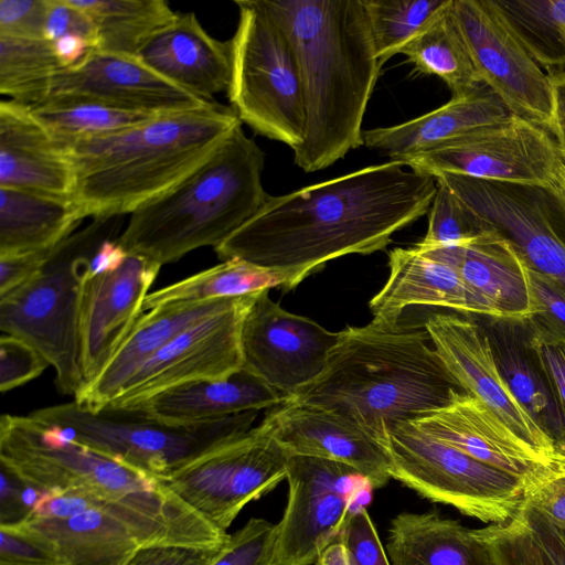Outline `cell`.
Listing matches in <instances>:
<instances>
[{
	"instance_id": "6da1fadb",
	"label": "cell",
	"mask_w": 565,
	"mask_h": 565,
	"mask_svg": "<svg viewBox=\"0 0 565 565\" xmlns=\"http://www.w3.org/2000/svg\"><path fill=\"white\" fill-rule=\"evenodd\" d=\"M435 177L390 160L282 195L262 209L214 252L257 266L297 270L306 279L335 258L385 249L393 235L425 215Z\"/></svg>"
},
{
	"instance_id": "7a4b0ae2",
	"label": "cell",
	"mask_w": 565,
	"mask_h": 565,
	"mask_svg": "<svg viewBox=\"0 0 565 565\" xmlns=\"http://www.w3.org/2000/svg\"><path fill=\"white\" fill-rule=\"evenodd\" d=\"M298 63L305 108L294 161L326 169L363 145L362 122L381 66L361 0H264Z\"/></svg>"
},
{
	"instance_id": "3957f363",
	"label": "cell",
	"mask_w": 565,
	"mask_h": 565,
	"mask_svg": "<svg viewBox=\"0 0 565 565\" xmlns=\"http://www.w3.org/2000/svg\"><path fill=\"white\" fill-rule=\"evenodd\" d=\"M429 342L424 324L401 319L347 326L321 374L287 402L333 412L384 445L390 426L466 393Z\"/></svg>"
},
{
	"instance_id": "277c9868",
	"label": "cell",
	"mask_w": 565,
	"mask_h": 565,
	"mask_svg": "<svg viewBox=\"0 0 565 565\" xmlns=\"http://www.w3.org/2000/svg\"><path fill=\"white\" fill-rule=\"evenodd\" d=\"M241 125L232 107L216 102L72 141L65 147L75 170L73 203L83 218L131 214L194 171Z\"/></svg>"
},
{
	"instance_id": "5b68a950",
	"label": "cell",
	"mask_w": 565,
	"mask_h": 565,
	"mask_svg": "<svg viewBox=\"0 0 565 565\" xmlns=\"http://www.w3.org/2000/svg\"><path fill=\"white\" fill-rule=\"evenodd\" d=\"M264 166L263 150L238 126L194 171L136 209L118 243L161 266L217 247L266 202Z\"/></svg>"
},
{
	"instance_id": "8992f818",
	"label": "cell",
	"mask_w": 565,
	"mask_h": 565,
	"mask_svg": "<svg viewBox=\"0 0 565 565\" xmlns=\"http://www.w3.org/2000/svg\"><path fill=\"white\" fill-rule=\"evenodd\" d=\"M22 522L55 552L62 565H125L153 545L221 546L230 534L204 522L71 490L43 492Z\"/></svg>"
},
{
	"instance_id": "52a82bcc",
	"label": "cell",
	"mask_w": 565,
	"mask_h": 565,
	"mask_svg": "<svg viewBox=\"0 0 565 565\" xmlns=\"http://www.w3.org/2000/svg\"><path fill=\"white\" fill-rule=\"evenodd\" d=\"M0 463L43 492L77 490L179 520L202 519L160 479L70 440L31 415L1 416Z\"/></svg>"
},
{
	"instance_id": "ba28073f",
	"label": "cell",
	"mask_w": 565,
	"mask_h": 565,
	"mask_svg": "<svg viewBox=\"0 0 565 565\" xmlns=\"http://www.w3.org/2000/svg\"><path fill=\"white\" fill-rule=\"evenodd\" d=\"M110 220H94L68 236L38 274L0 297L2 333L34 347L53 366L58 392L74 398L85 388L79 342L82 287L93 256L110 238Z\"/></svg>"
},
{
	"instance_id": "9c48e42d",
	"label": "cell",
	"mask_w": 565,
	"mask_h": 565,
	"mask_svg": "<svg viewBox=\"0 0 565 565\" xmlns=\"http://www.w3.org/2000/svg\"><path fill=\"white\" fill-rule=\"evenodd\" d=\"M30 415L70 440L162 480L201 455L248 431L258 412L201 424L172 425L136 407L89 408L73 399L33 411Z\"/></svg>"
},
{
	"instance_id": "30bf717a",
	"label": "cell",
	"mask_w": 565,
	"mask_h": 565,
	"mask_svg": "<svg viewBox=\"0 0 565 565\" xmlns=\"http://www.w3.org/2000/svg\"><path fill=\"white\" fill-rule=\"evenodd\" d=\"M232 43L231 107L256 134L295 151L303 141L306 108L290 41L264 0H237Z\"/></svg>"
},
{
	"instance_id": "8fae6325",
	"label": "cell",
	"mask_w": 565,
	"mask_h": 565,
	"mask_svg": "<svg viewBox=\"0 0 565 565\" xmlns=\"http://www.w3.org/2000/svg\"><path fill=\"white\" fill-rule=\"evenodd\" d=\"M391 476L420 497L490 524L510 521L532 487L399 422L386 429Z\"/></svg>"
},
{
	"instance_id": "7c38bea8",
	"label": "cell",
	"mask_w": 565,
	"mask_h": 565,
	"mask_svg": "<svg viewBox=\"0 0 565 565\" xmlns=\"http://www.w3.org/2000/svg\"><path fill=\"white\" fill-rule=\"evenodd\" d=\"M289 454L264 419L161 481L190 508L225 531L252 501L287 477Z\"/></svg>"
},
{
	"instance_id": "4fadbf2b",
	"label": "cell",
	"mask_w": 565,
	"mask_h": 565,
	"mask_svg": "<svg viewBox=\"0 0 565 565\" xmlns=\"http://www.w3.org/2000/svg\"><path fill=\"white\" fill-rule=\"evenodd\" d=\"M286 480L288 499L276 524L274 565H312L339 540L352 512L365 507L373 488L345 463L308 456L289 457Z\"/></svg>"
},
{
	"instance_id": "5bb4252c",
	"label": "cell",
	"mask_w": 565,
	"mask_h": 565,
	"mask_svg": "<svg viewBox=\"0 0 565 565\" xmlns=\"http://www.w3.org/2000/svg\"><path fill=\"white\" fill-rule=\"evenodd\" d=\"M481 230L509 241L527 267L565 289V212L553 193L536 185L437 173Z\"/></svg>"
},
{
	"instance_id": "9a60e30c",
	"label": "cell",
	"mask_w": 565,
	"mask_h": 565,
	"mask_svg": "<svg viewBox=\"0 0 565 565\" xmlns=\"http://www.w3.org/2000/svg\"><path fill=\"white\" fill-rule=\"evenodd\" d=\"M399 161L433 177L446 172L547 189L563 160L547 129L512 115L501 124Z\"/></svg>"
},
{
	"instance_id": "2e32d148",
	"label": "cell",
	"mask_w": 565,
	"mask_h": 565,
	"mask_svg": "<svg viewBox=\"0 0 565 565\" xmlns=\"http://www.w3.org/2000/svg\"><path fill=\"white\" fill-rule=\"evenodd\" d=\"M450 13L482 84L511 114L550 131L551 76L529 54L492 0H452Z\"/></svg>"
},
{
	"instance_id": "e0dca14e",
	"label": "cell",
	"mask_w": 565,
	"mask_h": 565,
	"mask_svg": "<svg viewBox=\"0 0 565 565\" xmlns=\"http://www.w3.org/2000/svg\"><path fill=\"white\" fill-rule=\"evenodd\" d=\"M268 292L258 294L243 319L242 369L288 401L321 374L339 332L285 310Z\"/></svg>"
},
{
	"instance_id": "ac0fdd59",
	"label": "cell",
	"mask_w": 565,
	"mask_h": 565,
	"mask_svg": "<svg viewBox=\"0 0 565 565\" xmlns=\"http://www.w3.org/2000/svg\"><path fill=\"white\" fill-rule=\"evenodd\" d=\"M258 294L238 297L227 308L184 329L107 405L135 406L170 387L200 380H223L241 371L242 322Z\"/></svg>"
},
{
	"instance_id": "d6986e66",
	"label": "cell",
	"mask_w": 565,
	"mask_h": 565,
	"mask_svg": "<svg viewBox=\"0 0 565 565\" xmlns=\"http://www.w3.org/2000/svg\"><path fill=\"white\" fill-rule=\"evenodd\" d=\"M46 100L92 102L156 114L195 110L216 103L172 84L138 56L95 49L79 64L57 71L25 106Z\"/></svg>"
},
{
	"instance_id": "ffe728a7",
	"label": "cell",
	"mask_w": 565,
	"mask_h": 565,
	"mask_svg": "<svg viewBox=\"0 0 565 565\" xmlns=\"http://www.w3.org/2000/svg\"><path fill=\"white\" fill-rule=\"evenodd\" d=\"M424 327L443 363L463 391L539 452L557 460L553 441L516 401L503 380L480 321L470 316L433 313Z\"/></svg>"
},
{
	"instance_id": "44dd1931",
	"label": "cell",
	"mask_w": 565,
	"mask_h": 565,
	"mask_svg": "<svg viewBox=\"0 0 565 565\" xmlns=\"http://www.w3.org/2000/svg\"><path fill=\"white\" fill-rule=\"evenodd\" d=\"M160 268L161 265L143 256L127 254L111 269L88 271L79 308L85 387L102 373L143 313L145 299Z\"/></svg>"
},
{
	"instance_id": "7402d4cb",
	"label": "cell",
	"mask_w": 565,
	"mask_h": 565,
	"mask_svg": "<svg viewBox=\"0 0 565 565\" xmlns=\"http://www.w3.org/2000/svg\"><path fill=\"white\" fill-rule=\"evenodd\" d=\"M412 422L430 437L512 476L534 488L558 467L473 396L461 393L447 406Z\"/></svg>"
},
{
	"instance_id": "603a6c76",
	"label": "cell",
	"mask_w": 565,
	"mask_h": 565,
	"mask_svg": "<svg viewBox=\"0 0 565 565\" xmlns=\"http://www.w3.org/2000/svg\"><path fill=\"white\" fill-rule=\"evenodd\" d=\"M271 433L289 456H308L352 467L373 489L391 476V459L384 445L342 416L307 405L285 403L265 415Z\"/></svg>"
},
{
	"instance_id": "cb8c5ba5",
	"label": "cell",
	"mask_w": 565,
	"mask_h": 565,
	"mask_svg": "<svg viewBox=\"0 0 565 565\" xmlns=\"http://www.w3.org/2000/svg\"><path fill=\"white\" fill-rule=\"evenodd\" d=\"M0 188L73 202L70 152L25 105L0 103Z\"/></svg>"
},
{
	"instance_id": "d4e9b609",
	"label": "cell",
	"mask_w": 565,
	"mask_h": 565,
	"mask_svg": "<svg viewBox=\"0 0 565 565\" xmlns=\"http://www.w3.org/2000/svg\"><path fill=\"white\" fill-rule=\"evenodd\" d=\"M388 269L386 282L369 302L373 318L399 320L411 306L497 317L491 305L473 291L455 268L428 257L415 246L392 249Z\"/></svg>"
},
{
	"instance_id": "484cf974",
	"label": "cell",
	"mask_w": 565,
	"mask_h": 565,
	"mask_svg": "<svg viewBox=\"0 0 565 565\" xmlns=\"http://www.w3.org/2000/svg\"><path fill=\"white\" fill-rule=\"evenodd\" d=\"M138 57L159 75L207 102L227 92L232 77V43L210 35L195 13L177 12Z\"/></svg>"
},
{
	"instance_id": "4316f807",
	"label": "cell",
	"mask_w": 565,
	"mask_h": 565,
	"mask_svg": "<svg viewBox=\"0 0 565 565\" xmlns=\"http://www.w3.org/2000/svg\"><path fill=\"white\" fill-rule=\"evenodd\" d=\"M417 249L455 268L497 317L526 319L534 313L529 267L498 233L484 231L468 243Z\"/></svg>"
},
{
	"instance_id": "83f0119b",
	"label": "cell",
	"mask_w": 565,
	"mask_h": 565,
	"mask_svg": "<svg viewBox=\"0 0 565 565\" xmlns=\"http://www.w3.org/2000/svg\"><path fill=\"white\" fill-rule=\"evenodd\" d=\"M513 114L486 85L452 96L445 105L412 120L363 131V145L391 160L443 147Z\"/></svg>"
},
{
	"instance_id": "f1b7e54d",
	"label": "cell",
	"mask_w": 565,
	"mask_h": 565,
	"mask_svg": "<svg viewBox=\"0 0 565 565\" xmlns=\"http://www.w3.org/2000/svg\"><path fill=\"white\" fill-rule=\"evenodd\" d=\"M497 366L516 401L553 441L557 459L565 451V420L552 383L533 343L529 319L481 317Z\"/></svg>"
},
{
	"instance_id": "f546056e",
	"label": "cell",
	"mask_w": 565,
	"mask_h": 565,
	"mask_svg": "<svg viewBox=\"0 0 565 565\" xmlns=\"http://www.w3.org/2000/svg\"><path fill=\"white\" fill-rule=\"evenodd\" d=\"M237 298L174 302L143 312L102 373L74 401L89 408L107 405L174 337L194 322L227 308Z\"/></svg>"
},
{
	"instance_id": "4dcf8cb0",
	"label": "cell",
	"mask_w": 565,
	"mask_h": 565,
	"mask_svg": "<svg viewBox=\"0 0 565 565\" xmlns=\"http://www.w3.org/2000/svg\"><path fill=\"white\" fill-rule=\"evenodd\" d=\"M286 402V396L242 369L227 379L170 387L130 407L168 424L193 425L270 409Z\"/></svg>"
},
{
	"instance_id": "1f68e13d",
	"label": "cell",
	"mask_w": 565,
	"mask_h": 565,
	"mask_svg": "<svg viewBox=\"0 0 565 565\" xmlns=\"http://www.w3.org/2000/svg\"><path fill=\"white\" fill-rule=\"evenodd\" d=\"M386 553L391 565H494L475 530L435 511L394 516Z\"/></svg>"
},
{
	"instance_id": "d6a6232c",
	"label": "cell",
	"mask_w": 565,
	"mask_h": 565,
	"mask_svg": "<svg viewBox=\"0 0 565 565\" xmlns=\"http://www.w3.org/2000/svg\"><path fill=\"white\" fill-rule=\"evenodd\" d=\"M83 220L73 202L0 188V255L53 248Z\"/></svg>"
},
{
	"instance_id": "836d02e7",
	"label": "cell",
	"mask_w": 565,
	"mask_h": 565,
	"mask_svg": "<svg viewBox=\"0 0 565 565\" xmlns=\"http://www.w3.org/2000/svg\"><path fill=\"white\" fill-rule=\"evenodd\" d=\"M302 280L297 270L266 268L231 258L150 292L145 299L142 312L174 302L236 298L271 288L290 290Z\"/></svg>"
},
{
	"instance_id": "e575fe53",
	"label": "cell",
	"mask_w": 565,
	"mask_h": 565,
	"mask_svg": "<svg viewBox=\"0 0 565 565\" xmlns=\"http://www.w3.org/2000/svg\"><path fill=\"white\" fill-rule=\"evenodd\" d=\"M475 532L494 565H565V531L529 498L510 521Z\"/></svg>"
},
{
	"instance_id": "d590c367",
	"label": "cell",
	"mask_w": 565,
	"mask_h": 565,
	"mask_svg": "<svg viewBox=\"0 0 565 565\" xmlns=\"http://www.w3.org/2000/svg\"><path fill=\"white\" fill-rule=\"evenodd\" d=\"M93 20L97 49L138 56L142 47L170 24L177 12L164 0H72Z\"/></svg>"
},
{
	"instance_id": "8d00e7d4",
	"label": "cell",
	"mask_w": 565,
	"mask_h": 565,
	"mask_svg": "<svg viewBox=\"0 0 565 565\" xmlns=\"http://www.w3.org/2000/svg\"><path fill=\"white\" fill-rule=\"evenodd\" d=\"M450 8L401 53L417 71L438 76L447 84L452 96H458L482 85V82L454 22Z\"/></svg>"
},
{
	"instance_id": "74e56055",
	"label": "cell",
	"mask_w": 565,
	"mask_h": 565,
	"mask_svg": "<svg viewBox=\"0 0 565 565\" xmlns=\"http://www.w3.org/2000/svg\"><path fill=\"white\" fill-rule=\"evenodd\" d=\"M492 2L540 66L565 67V0Z\"/></svg>"
},
{
	"instance_id": "f35d334b",
	"label": "cell",
	"mask_w": 565,
	"mask_h": 565,
	"mask_svg": "<svg viewBox=\"0 0 565 565\" xmlns=\"http://www.w3.org/2000/svg\"><path fill=\"white\" fill-rule=\"evenodd\" d=\"M26 107L63 146L118 132L163 115L78 100H46Z\"/></svg>"
},
{
	"instance_id": "ab89813d",
	"label": "cell",
	"mask_w": 565,
	"mask_h": 565,
	"mask_svg": "<svg viewBox=\"0 0 565 565\" xmlns=\"http://www.w3.org/2000/svg\"><path fill=\"white\" fill-rule=\"evenodd\" d=\"M382 67L433 25L452 0H361Z\"/></svg>"
},
{
	"instance_id": "60d3db41",
	"label": "cell",
	"mask_w": 565,
	"mask_h": 565,
	"mask_svg": "<svg viewBox=\"0 0 565 565\" xmlns=\"http://www.w3.org/2000/svg\"><path fill=\"white\" fill-rule=\"evenodd\" d=\"M61 68L52 42L0 35V93L31 104Z\"/></svg>"
},
{
	"instance_id": "b9f144b4",
	"label": "cell",
	"mask_w": 565,
	"mask_h": 565,
	"mask_svg": "<svg viewBox=\"0 0 565 565\" xmlns=\"http://www.w3.org/2000/svg\"><path fill=\"white\" fill-rule=\"evenodd\" d=\"M475 216L452 191L437 180L425 236L414 246L419 249L468 243L482 234Z\"/></svg>"
},
{
	"instance_id": "7bdbcfd3",
	"label": "cell",
	"mask_w": 565,
	"mask_h": 565,
	"mask_svg": "<svg viewBox=\"0 0 565 565\" xmlns=\"http://www.w3.org/2000/svg\"><path fill=\"white\" fill-rule=\"evenodd\" d=\"M276 534L275 523L252 518L230 534L213 565H274Z\"/></svg>"
},
{
	"instance_id": "ee69618b",
	"label": "cell",
	"mask_w": 565,
	"mask_h": 565,
	"mask_svg": "<svg viewBox=\"0 0 565 565\" xmlns=\"http://www.w3.org/2000/svg\"><path fill=\"white\" fill-rule=\"evenodd\" d=\"M535 311L527 318L533 332L565 343V289L555 280L529 268Z\"/></svg>"
},
{
	"instance_id": "f6af8a7d",
	"label": "cell",
	"mask_w": 565,
	"mask_h": 565,
	"mask_svg": "<svg viewBox=\"0 0 565 565\" xmlns=\"http://www.w3.org/2000/svg\"><path fill=\"white\" fill-rule=\"evenodd\" d=\"M49 365L47 360L30 343L2 333L0 338V391L2 393L40 376Z\"/></svg>"
},
{
	"instance_id": "bcb514c9",
	"label": "cell",
	"mask_w": 565,
	"mask_h": 565,
	"mask_svg": "<svg viewBox=\"0 0 565 565\" xmlns=\"http://www.w3.org/2000/svg\"><path fill=\"white\" fill-rule=\"evenodd\" d=\"M0 565H62L52 547L23 523L0 525Z\"/></svg>"
},
{
	"instance_id": "7dc6e473",
	"label": "cell",
	"mask_w": 565,
	"mask_h": 565,
	"mask_svg": "<svg viewBox=\"0 0 565 565\" xmlns=\"http://www.w3.org/2000/svg\"><path fill=\"white\" fill-rule=\"evenodd\" d=\"M339 540L347 548L351 565H391L365 507L352 512Z\"/></svg>"
},
{
	"instance_id": "c3c4849f",
	"label": "cell",
	"mask_w": 565,
	"mask_h": 565,
	"mask_svg": "<svg viewBox=\"0 0 565 565\" xmlns=\"http://www.w3.org/2000/svg\"><path fill=\"white\" fill-rule=\"evenodd\" d=\"M49 0H0V35L44 39Z\"/></svg>"
},
{
	"instance_id": "681fc988",
	"label": "cell",
	"mask_w": 565,
	"mask_h": 565,
	"mask_svg": "<svg viewBox=\"0 0 565 565\" xmlns=\"http://www.w3.org/2000/svg\"><path fill=\"white\" fill-rule=\"evenodd\" d=\"M65 35H78L97 49L96 28L90 17L72 0H49L44 39L53 42Z\"/></svg>"
},
{
	"instance_id": "f907efd6",
	"label": "cell",
	"mask_w": 565,
	"mask_h": 565,
	"mask_svg": "<svg viewBox=\"0 0 565 565\" xmlns=\"http://www.w3.org/2000/svg\"><path fill=\"white\" fill-rule=\"evenodd\" d=\"M42 492L1 466L0 525H14L28 520Z\"/></svg>"
},
{
	"instance_id": "816d5d0a",
	"label": "cell",
	"mask_w": 565,
	"mask_h": 565,
	"mask_svg": "<svg viewBox=\"0 0 565 565\" xmlns=\"http://www.w3.org/2000/svg\"><path fill=\"white\" fill-rule=\"evenodd\" d=\"M225 544L214 547L148 546L139 550L125 565H213Z\"/></svg>"
},
{
	"instance_id": "f5cc1de1",
	"label": "cell",
	"mask_w": 565,
	"mask_h": 565,
	"mask_svg": "<svg viewBox=\"0 0 565 565\" xmlns=\"http://www.w3.org/2000/svg\"><path fill=\"white\" fill-rule=\"evenodd\" d=\"M57 246L49 249L0 255V297L17 289L38 274L49 262Z\"/></svg>"
},
{
	"instance_id": "db71d44e",
	"label": "cell",
	"mask_w": 565,
	"mask_h": 565,
	"mask_svg": "<svg viewBox=\"0 0 565 565\" xmlns=\"http://www.w3.org/2000/svg\"><path fill=\"white\" fill-rule=\"evenodd\" d=\"M527 498L556 526L565 530V468L561 463L551 476L531 489Z\"/></svg>"
},
{
	"instance_id": "11a10c76",
	"label": "cell",
	"mask_w": 565,
	"mask_h": 565,
	"mask_svg": "<svg viewBox=\"0 0 565 565\" xmlns=\"http://www.w3.org/2000/svg\"><path fill=\"white\" fill-rule=\"evenodd\" d=\"M533 343L552 383L565 420V343L541 338L534 332ZM564 459L565 451L557 460Z\"/></svg>"
},
{
	"instance_id": "9f6ffc18",
	"label": "cell",
	"mask_w": 565,
	"mask_h": 565,
	"mask_svg": "<svg viewBox=\"0 0 565 565\" xmlns=\"http://www.w3.org/2000/svg\"><path fill=\"white\" fill-rule=\"evenodd\" d=\"M553 87V119L550 132L565 162V70L550 75Z\"/></svg>"
},
{
	"instance_id": "6f0895ef",
	"label": "cell",
	"mask_w": 565,
	"mask_h": 565,
	"mask_svg": "<svg viewBox=\"0 0 565 565\" xmlns=\"http://www.w3.org/2000/svg\"><path fill=\"white\" fill-rule=\"evenodd\" d=\"M54 54L63 68L79 64L94 49L78 35H65L52 42Z\"/></svg>"
},
{
	"instance_id": "680465c9",
	"label": "cell",
	"mask_w": 565,
	"mask_h": 565,
	"mask_svg": "<svg viewBox=\"0 0 565 565\" xmlns=\"http://www.w3.org/2000/svg\"><path fill=\"white\" fill-rule=\"evenodd\" d=\"M315 565H351V563L344 544L337 540L319 554Z\"/></svg>"
},
{
	"instance_id": "91938a15",
	"label": "cell",
	"mask_w": 565,
	"mask_h": 565,
	"mask_svg": "<svg viewBox=\"0 0 565 565\" xmlns=\"http://www.w3.org/2000/svg\"><path fill=\"white\" fill-rule=\"evenodd\" d=\"M556 198L561 207L565 212V162L562 161L556 170L551 185L547 188Z\"/></svg>"
},
{
	"instance_id": "94428289",
	"label": "cell",
	"mask_w": 565,
	"mask_h": 565,
	"mask_svg": "<svg viewBox=\"0 0 565 565\" xmlns=\"http://www.w3.org/2000/svg\"><path fill=\"white\" fill-rule=\"evenodd\" d=\"M565 531V530H564Z\"/></svg>"
}]
</instances>
